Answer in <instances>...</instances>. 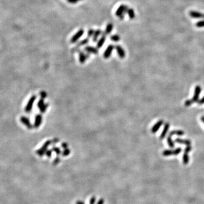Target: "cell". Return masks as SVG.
I'll return each mask as SVG.
<instances>
[{
	"label": "cell",
	"mask_w": 204,
	"mask_h": 204,
	"mask_svg": "<svg viewBox=\"0 0 204 204\" xmlns=\"http://www.w3.org/2000/svg\"><path fill=\"white\" fill-rule=\"evenodd\" d=\"M40 96L41 97V99L45 98V97H46V93L45 92H44V91L40 92Z\"/></svg>",
	"instance_id": "cell-39"
},
{
	"label": "cell",
	"mask_w": 204,
	"mask_h": 204,
	"mask_svg": "<svg viewBox=\"0 0 204 204\" xmlns=\"http://www.w3.org/2000/svg\"><path fill=\"white\" fill-rule=\"evenodd\" d=\"M87 57H88V55L85 54L83 52H82V51H80V52H79V60L81 64H83L85 63L86 60L87 59Z\"/></svg>",
	"instance_id": "cell-18"
},
{
	"label": "cell",
	"mask_w": 204,
	"mask_h": 204,
	"mask_svg": "<svg viewBox=\"0 0 204 204\" xmlns=\"http://www.w3.org/2000/svg\"><path fill=\"white\" fill-rule=\"evenodd\" d=\"M189 156H188V153H185L184 152V154L183 155V163L184 165H187L189 162Z\"/></svg>",
	"instance_id": "cell-24"
},
{
	"label": "cell",
	"mask_w": 204,
	"mask_h": 204,
	"mask_svg": "<svg viewBox=\"0 0 204 204\" xmlns=\"http://www.w3.org/2000/svg\"><path fill=\"white\" fill-rule=\"evenodd\" d=\"M201 92V87H200V86L198 85L196 86L194 89V96L192 99V100L193 101V102H197L198 101L199 96Z\"/></svg>",
	"instance_id": "cell-7"
},
{
	"label": "cell",
	"mask_w": 204,
	"mask_h": 204,
	"mask_svg": "<svg viewBox=\"0 0 204 204\" xmlns=\"http://www.w3.org/2000/svg\"><path fill=\"white\" fill-rule=\"evenodd\" d=\"M20 120H21V123L22 124H23L24 125L26 126V127L28 128V129H32V124H31V123L30 120L28 119L27 117L22 116V117H21Z\"/></svg>",
	"instance_id": "cell-9"
},
{
	"label": "cell",
	"mask_w": 204,
	"mask_h": 204,
	"mask_svg": "<svg viewBox=\"0 0 204 204\" xmlns=\"http://www.w3.org/2000/svg\"><path fill=\"white\" fill-rule=\"evenodd\" d=\"M96 198L95 196H92V197H91V198L90 199L89 204H95V202H96Z\"/></svg>",
	"instance_id": "cell-32"
},
{
	"label": "cell",
	"mask_w": 204,
	"mask_h": 204,
	"mask_svg": "<svg viewBox=\"0 0 204 204\" xmlns=\"http://www.w3.org/2000/svg\"><path fill=\"white\" fill-rule=\"evenodd\" d=\"M62 147L64 148H66V147H68V145H66V143H63V145H62Z\"/></svg>",
	"instance_id": "cell-41"
},
{
	"label": "cell",
	"mask_w": 204,
	"mask_h": 204,
	"mask_svg": "<svg viewBox=\"0 0 204 204\" xmlns=\"http://www.w3.org/2000/svg\"><path fill=\"white\" fill-rule=\"evenodd\" d=\"M192 146H187V147L185 148L184 149V152L185 153H188L189 152H190V151L192 150Z\"/></svg>",
	"instance_id": "cell-33"
},
{
	"label": "cell",
	"mask_w": 204,
	"mask_h": 204,
	"mask_svg": "<svg viewBox=\"0 0 204 204\" xmlns=\"http://www.w3.org/2000/svg\"><path fill=\"white\" fill-rule=\"evenodd\" d=\"M189 15L193 18H204V14L199 13L196 11H191L189 12Z\"/></svg>",
	"instance_id": "cell-12"
},
{
	"label": "cell",
	"mask_w": 204,
	"mask_h": 204,
	"mask_svg": "<svg viewBox=\"0 0 204 204\" xmlns=\"http://www.w3.org/2000/svg\"><path fill=\"white\" fill-rule=\"evenodd\" d=\"M114 48H115V46L114 45H112V44H110V45L107 46V48H106L105 52H104V54H103L104 58L107 59L109 58V57H110V56H111L112 52Z\"/></svg>",
	"instance_id": "cell-6"
},
{
	"label": "cell",
	"mask_w": 204,
	"mask_h": 204,
	"mask_svg": "<svg viewBox=\"0 0 204 204\" xmlns=\"http://www.w3.org/2000/svg\"><path fill=\"white\" fill-rule=\"evenodd\" d=\"M113 28H114V25H113V24L111 23H108L107 26H106V27L105 31L104 32H103V34L102 35H105V36H106L108 35H110L111 33Z\"/></svg>",
	"instance_id": "cell-13"
},
{
	"label": "cell",
	"mask_w": 204,
	"mask_h": 204,
	"mask_svg": "<svg viewBox=\"0 0 204 204\" xmlns=\"http://www.w3.org/2000/svg\"><path fill=\"white\" fill-rule=\"evenodd\" d=\"M102 34H103V32H102V31L101 30L97 29L96 30H95L94 34L92 36V41L94 42V43L97 41V39H98V37Z\"/></svg>",
	"instance_id": "cell-19"
},
{
	"label": "cell",
	"mask_w": 204,
	"mask_h": 204,
	"mask_svg": "<svg viewBox=\"0 0 204 204\" xmlns=\"http://www.w3.org/2000/svg\"><path fill=\"white\" fill-rule=\"evenodd\" d=\"M196 26L197 27H199V28L204 27V20L203 21H201L197 22L196 24Z\"/></svg>",
	"instance_id": "cell-29"
},
{
	"label": "cell",
	"mask_w": 204,
	"mask_h": 204,
	"mask_svg": "<svg viewBox=\"0 0 204 204\" xmlns=\"http://www.w3.org/2000/svg\"><path fill=\"white\" fill-rule=\"evenodd\" d=\"M84 34V30L83 29L79 30L75 34L73 35L70 40V42L73 44L77 43L78 42V40L82 36V35Z\"/></svg>",
	"instance_id": "cell-4"
},
{
	"label": "cell",
	"mask_w": 204,
	"mask_h": 204,
	"mask_svg": "<svg viewBox=\"0 0 204 204\" xmlns=\"http://www.w3.org/2000/svg\"><path fill=\"white\" fill-rule=\"evenodd\" d=\"M193 103V101L192 100V99L191 100L189 99L185 101L184 105H185V106H186V107H189V106H190V105H192V104Z\"/></svg>",
	"instance_id": "cell-30"
},
{
	"label": "cell",
	"mask_w": 204,
	"mask_h": 204,
	"mask_svg": "<svg viewBox=\"0 0 204 204\" xmlns=\"http://www.w3.org/2000/svg\"><path fill=\"white\" fill-rule=\"evenodd\" d=\"M50 142H51L49 141L46 142L44 144L43 146H42V147L40 148H39V150H37L36 151V154L40 157L43 156L44 155V154L45 153L46 151L47 150V148L49 146V145L50 144Z\"/></svg>",
	"instance_id": "cell-5"
},
{
	"label": "cell",
	"mask_w": 204,
	"mask_h": 204,
	"mask_svg": "<svg viewBox=\"0 0 204 204\" xmlns=\"http://www.w3.org/2000/svg\"><path fill=\"white\" fill-rule=\"evenodd\" d=\"M42 122V116L41 115H37L35 116V122H34V127L37 128L41 124Z\"/></svg>",
	"instance_id": "cell-16"
},
{
	"label": "cell",
	"mask_w": 204,
	"mask_h": 204,
	"mask_svg": "<svg viewBox=\"0 0 204 204\" xmlns=\"http://www.w3.org/2000/svg\"><path fill=\"white\" fill-rule=\"evenodd\" d=\"M201 120L202 121V122L204 123V116H202V117H201Z\"/></svg>",
	"instance_id": "cell-42"
},
{
	"label": "cell",
	"mask_w": 204,
	"mask_h": 204,
	"mask_svg": "<svg viewBox=\"0 0 204 204\" xmlns=\"http://www.w3.org/2000/svg\"><path fill=\"white\" fill-rule=\"evenodd\" d=\"M47 105H45V103H44L43 99H40L38 103H37V107H38L40 111L41 112H44L45 111L46 108H47Z\"/></svg>",
	"instance_id": "cell-11"
},
{
	"label": "cell",
	"mask_w": 204,
	"mask_h": 204,
	"mask_svg": "<svg viewBox=\"0 0 204 204\" xmlns=\"http://www.w3.org/2000/svg\"><path fill=\"white\" fill-rule=\"evenodd\" d=\"M70 152V151L69 149H68V148H65V150H64V151L63 152V156L64 157H66V156H68L69 155Z\"/></svg>",
	"instance_id": "cell-28"
},
{
	"label": "cell",
	"mask_w": 204,
	"mask_h": 204,
	"mask_svg": "<svg viewBox=\"0 0 204 204\" xmlns=\"http://www.w3.org/2000/svg\"><path fill=\"white\" fill-rule=\"evenodd\" d=\"M36 99V96L35 95H33L31 97H30V99L28 100V103H27V105H26L25 107V111L26 112H30L31 111V110H32L33 106H34V102L35 101V100Z\"/></svg>",
	"instance_id": "cell-3"
},
{
	"label": "cell",
	"mask_w": 204,
	"mask_h": 204,
	"mask_svg": "<svg viewBox=\"0 0 204 204\" xmlns=\"http://www.w3.org/2000/svg\"><path fill=\"white\" fill-rule=\"evenodd\" d=\"M117 55L120 59H124L125 57V52L123 48L120 45H116L115 46Z\"/></svg>",
	"instance_id": "cell-8"
},
{
	"label": "cell",
	"mask_w": 204,
	"mask_h": 204,
	"mask_svg": "<svg viewBox=\"0 0 204 204\" xmlns=\"http://www.w3.org/2000/svg\"><path fill=\"white\" fill-rule=\"evenodd\" d=\"M128 9H129V8L127 6L125 5H121L117 8L116 12H115V14L117 17H119L120 19H123L124 15L125 14V13H127Z\"/></svg>",
	"instance_id": "cell-1"
},
{
	"label": "cell",
	"mask_w": 204,
	"mask_h": 204,
	"mask_svg": "<svg viewBox=\"0 0 204 204\" xmlns=\"http://www.w3.org/2000/svg\"><path fill=\"white\" fill-rule=\"evenodd\" d=\"M88 42H89V38H88V37L82 40L81 41H80L79 42H78V43H77V45H76V46H75V48L74 49H78L79 47H80V46L85 45L88 43Z\"/></svg>",
	"instance_id": "cell-21"
},
{
	"label": "cell",
	"mask_w": 204,
	"mask_h": 204,
	"mask_svg": "<svg viewBox=\"0 0 204 204\" xmlns=\"http://www.w3.org/2000/svg\"><path fill=\"white\" fill-rule=\"evenodd\" d=\"M60 162V158L59 157H56V158L54 159V162H53V165L56 166L58 165Z\"/></svg>",
	"instance_id": "cell-31"
},
{
	"label": "cell",
	"mask_w": 204,
	"mask_h": 204,
	"mask_svg": "<svg viewBox=\"0 0 204 204\" xmlns=\"http://www.w3.org/2000/svg\"><path fill=\"white\" fill-rule=\"evenodd\" d=\"M174 134H176L177 136H183V135L184 134V132L183 131V130H173V131L171 132L169 134V136L172 137L173 135Z\"/></svg>",
	"instance_id": "cell-22"
},
{
	"label": "cell",
	"mask_w": 204,
	"mask_h": 204,
	"mask_svg": "<svg viewBox=\"0 0 204 204\" xmlns=\"http://www.w3.org/2000/svg\"><path fill=\"white\" fill-rule=\"evenodd\" d=\"M181 151V148L180 147H178L176 148L174 150H166L163 151L162 154L163 156H177L180 154Z\"/></svg>",
	"instance_id": "cell-2"
},
{
	"label": "cell",
	"mask_w": 204,
	"mask_h": 204,
	"mask_svg": "<svg viewBox=\"0 0 204 204\" xmlns=\"http://www.w3.org/2000/svg\"><path fill=\"white\" fill-rule=\"evenodd\" d=\"M75 204H85V203H84L83 201L79 200V201H77L76 202H75Z\"/></svg>",
	"instance_id": "cell-40"
},
{
	"label": "cell",
	"mask_w": 204,
	"mask_h": 204,
	"mask_svg": "<svg viewBox=\"0 0 204 204\" xmlns=\"http://www.w3.org/2000/svg\"><path fill=\"white\" fill-rule=\"evenodd\" d=\"M197 103H198L199 105H203V104H204V96L200 100H198V101H197Z\"/></svg>",
	"instance_id": "cell-38"
},
{
	"label": "cell",
	"mask_w": 204,
	"mask_h": 204,
	"mask_svg": "<svg viewBox=\"0 0 204 204\" xmlns=\"http://www.w3.org/2000/svg\"><path fill=\"white\" fill-rule=\"evenodd\" d=\"M95 31L92 28H90V29L87 32V37L88 38H90V37H91L93 36V35L94 34Z\"/></svg>",
	"instance_id": "cell-27"
},
{
	"label": "cell",
	"mask_w": 204,
	"mask_h": 204,
	"mask_svg": "<svg viewBox=\"0 0 204 204\" xmlns=\"http://www.w3.org/2000/svg\"><path fill=\"white\" fill-rule=\"evenodd\" d=\"M45 155L49 158L52 156V150H46L45 152Z\"/></svg>",
	"instance_id": "cell-35"
},
{
	"label": "cell",
	"mask_w": 204,
	"mask_h": 204,
	"mask_svg": "<svg viewBox=\"0 0 204 204\" xmlns=\"http://www.w3.org/2000/svg\"><path fill=\"white\" fill-rule=\"evenodd\" d=\"M175 142L179 143L181 144H185L187 146H190L191 145V141L189 139H183L179 138H177L175 139Z\"/></svg>",
	"instance_id": "cell-20"
},
{
	"label": "cell",
	"mask_w": 204,
	"mask_h": 204,
	"mask_svg": "<svg viewBox=\"0 0 204 204\" xmlns=\"http://www.w3.org/2000/svg\"><path fill=\"white\" fill-rule=\"evenodd\" d=\"M84 49H85L86 52L88 53V54L96 55L97 53H98V50H97V48H95V47H94V46H89V45L86 46H85V48H84Z\"/></svg>",
	"instance_id": "cell-10"
},
{
	"label": "cell",
	"mask_w": 204,
	"mask_h": 204,
	"mask_svg": "<svg viewBox=\"0 0 204 204\" xmlns=\"http://www.w3.org/2000/svg\"><path fill=\"white\" fill-rule=\"evenodd\" d=\"M110 39L112 41H114V42H118L120 41V37L119 35H111L110 37Z\"/></svg>",
	"instance_id": "cell-25"
},
{
	"label": "cell",
	"mask_w": 204,
	"mask_h": 204,
	"mask_svg": "<svg viewBox=\"0 0 204 204\" xmlns=\"http://www.w3.org/2000/svg\"><path fill=\"white\" fill-rule=\"evenodd\" d=\"M170 126V125L168 123H166L165 124V126H164V128L163 129V131H162V133L161 134V136H160V139H163V138H165V137H166V134H167L168 130H169Z\"/></svg>",
	"instance_id": "cell-14"
},
{
	"label": "cell",
	"mask_w": 204,
	"mask_h": 204,
	"mask_svg": "<svg viewBox=\"0 0 204 204\" xmlns=\"http://www.w3.org/2000/svg\"><path fill=\"white\" fill-rule=\"evenodd\" d=\"M79 0H67V1L69 3L72 4H74L78 3Z\"/></svg>",
	"instance_id": "cell-36"
},
{
	"label": "cell",
	"mask_w": 204,
	"mask_h": 204,
	"mask_svg": "<svg viewBox=\"0 0 204 204\" xmlns=\"http://www.w3.org/2000/svg\"><path fill=\"white\" fill-rule=\"evenodd\" d=\"M127 14L130 19H133L135 18L134 11L132 8H129L127 11Z\"/></svg>",
	"instance_id": "cell-23"
},
{
	"label": "cell",
	"mask_w": 204,
	"mask_h": 204,
	"mask_svg": "<svg viewBox=\"0 0 204 204\" xmlns=\"http://www.w3.org/2000/svg\"><path fill=\"white\" fill-rule=\"evenodd\" d=\"M172 137H171L170 136H168V137H167V143L168 144V145L171 148H174V146H175V143L174 142L172 141V139L171 138Z\"/></svg>",
	"instance_id": "cell-26"
},
{
	"label": "cell",
	"mask_w": 204,
	"mask_h": 204,
	"mask_svg": "<svg viewBox=\"0 0 204 204\" xmlns=\"http://www.w3.org/2000/svg\"><path fill=\"white\" fill-rule=\"evenodd\" d=\"M106 40V36H105V35H102V36H101L100 38L99 39V40L97 42L96 48L97 49L101 48L104 45V44L105 43Z\"/></svg>",
	"instance_id": "cell-17"
},
{
	"label": "cell",
	"mask_w": 204,
	"mask_h": 204,
	"mask_svg": "<svg viewBox=\"0 0 204 204\" xmlns=\"http://www.w3.org/2000/svg\"><path fill=\"white\" fill-rule=\"evenodd\" d=\"M52 150L54 151L56 153L57 155H60L61 153V151L60 150V148H59L58 147H54L52 148Z\"/></svg>",
	"instance_id": "cell-34"
},
{
	"label": "cell",
	"mask_w": 204,
	"mask_h": 204,
	"mask_svg": "<svg viewBox=\"0 0 204 204\" xmlns=\"http://www.w3.org/2000/svg\"><path fill=\"white\" fill-rule=\"evenodd\" d=\"M163 124V121L162 120H161L158 121L157 123L155 124V125L152 126V129H151V132L152 133H155L157 131H158V129L160 128L161 126L162 125V124Z\"/></svg>",
	"instance_id": "cell-15"
},
{
	"label": "cell",
	"mask_w": 204,
	"mask_h": 204,
	"mask_svg": "<svg viewBox=\"0 0 204 204\" xmlns=\"http://www.w3.org/2000/svg\"><path fill=\"white\" fill-rule=\"evenodd\" d=\"M105 202V200L104 199V198H101L99 199V200L97 202L96 204H104Z\"/></svg>",
	"instance_id": "cell-37"
}]
</instances>
